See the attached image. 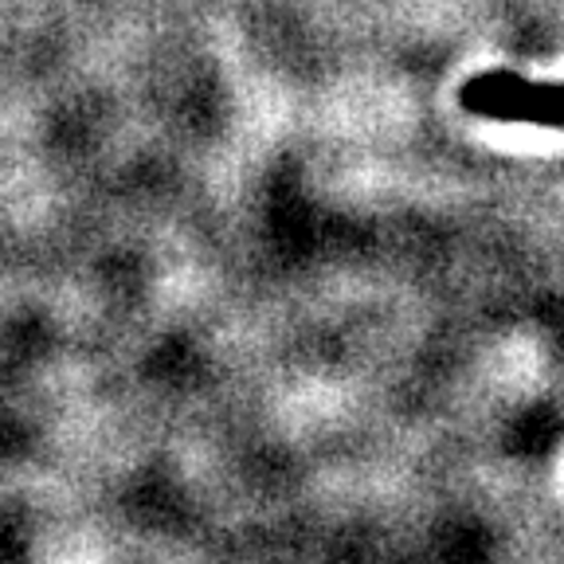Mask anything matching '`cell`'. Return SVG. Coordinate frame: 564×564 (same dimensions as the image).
I'll return each mask as SVG.
<instances>
[{"instance_id": "2", "label": "cell", "mask_w": 564, "mask_h": 564, "mask_svg": "<svg viewBox=\"0 0 564 564\" xmlns=\"http://www.w3.org/2000/svg\"><path fill=\"white\" fill-rule=\"evenodd\" d=\"M525 122H538V126H553V130H564V87L533 83Z\"/></svg>"}, {"instance_id": "1", "label": "cell", "mask_w": 564, "mask_h": 564, "mask_svg": "<svg viewBox=\"0 0 564 564\" xmlns=\"http://www.w3.org/2000/svg\"><path fill=\"white\" fill-rule=\"evenodd\" d=\"M529 95H533V83L518 79V75H506V70H490V75H478V79H470L463 87V106L482 118L525 122Z\"/></svg>"}]
</instances>
